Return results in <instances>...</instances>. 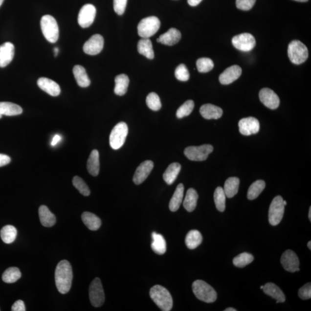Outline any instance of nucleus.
Masks as SVG:
<instances>
[{
    "instance_id": "52",
    "label": "nucleus",
    "mask_w": 311,
    "mask_h": 311,
    "mask_svg": "<svg viewBox=\"0 0 311 311\" xmlns=\"http://www.w3.org/2000/svg\"><path fill=\"white\" fill-rule=\"evenodd\" d=\"M61 140H62V138L59 134L55 135L51 144L52 146H56L58 143H59Z\"/></svg>"
},
{
    "instance_id": "50",
    "label": "nucleus",
    "mask_w": 311,
    "mask_h": 311,
    "mask_svg": "<svg viewBox=\"0 0 311 311\" xmlns=\"http://www.w3.org/2000/svg\"><path fill=\"white\" fill-rule=\"evenodd\" d=\"M12 311H26L25 304L21 300L16 301L12 307Z\"/></svg>"
},
{
    "instance_id": "51",
    "label": "nucleus",
    "mask_w": 311,
    "mask_h": 311,
    "mask_svg": "<svg viewBox=\"0 0 311 311\" xmlns=\"http://www.w3.org/2000/svg\"><path fill=\"white\" fill-rule=\"evenodd\" d=\"M11 161V158L8 156L0 154V167L6 166L10 163Z\"/></svg>"
},
{
    "instance_id": "23",
    "label": "nucleus",
    "mask_w": 311,
    "mask_h": 311,
    "mask_svg": "<svg viewBox=\"0 0 311 311\" xmlns=\"http://www.w3.org/2000/svg\"><path fill=\"white\" fill-rule=\"evenodd\" d=\"M39 216L42 225L46 227H51L56 222V216L50 212L46 206H40L39 208Z\"/></svg>"
},
{
    "instance_id": "26",
    "label": "nucleus",
    "mask_w": 311,
    "mask_h": 311,
    "mask_svg": "<svg viewBox=\"0 0 311 311\" xmlns=\"http://www.w3.org/2000/svg\"><path fill=\"white\" fill-rule=\"evenodd\" d=\"M21 106L11 102H0V118L2 115L15 116L22 114Z\"/></svg>"
},
{
    "instance_id": "60",
    "label": "nucleus",
    "mask_w": 311,
    "mask_h": 311,
    "mask_svg": "<svg viewBox=\"0 0 311 311\" xmlns=\"http://www.w3.org/2000/svg\"><path fill=\"white\" fill-rule=\"evenodd\" d=\"M283 203H284L285 206H286L287 205V202L286 200H284Z\"/></svg>"
},
{
    "instance_id": "4",
    "label": "nucleus",
    "mask_w": 311,
    "mask_h": 311,
    "mask_svg": "<svg viewBox=\"0 0 311 311\" xmlns=\"http://www.w3.org/2000/svg\"><path fill=\"white\" fill-rule=\"evenodd\" d=\"M41 27L44 37L51 44L56 43L59 37V28L53 16L44 15L41 21Z\"/></svg>"
},
{
    "instance_id": "27",
    "label": "nucleus",
    "mask_w": 311,
    "mask_h": 311,
    "mask_svg": "<svg viewBox=\"0 0 311 311\" xmlns=\"http://www.w3.org/2000/svg\"><path fill=\"white\" fill-rule=\"evenodd\" d=\"M73 73L76 82L80 87L83 88L88 87L90 84V80L87 75L86 70L84 67L80 66H74L73 69Z\"/></svg>"
},
{
    "instance_id": "55",
    "label": "nucleus",
    "mask_w": 311,
    "mask_h": 311,
    "mask_svg": "<svg viewBox=\"0 0 311 311\" xmlns=\"http://www.w3.org/2000/svg\"><path fill=\"white\" fill-rule=\"evenodd\" d=\"M225 311H236L237 310H236L235 309H233V308H228V309H226L224 310Z\"/></svg>"
},
{
    "instance_id": "37",
    "label": "nucleus",
    "mask_w": 311,
    "mask_h": 311,
    "mask_svg": "<svg viewBox=\"0 0 311 311\" xmlns=\"http://www.w3.org/2000/svg\"><path fill=\"white\" fill-rule=\"evenodd\" d=\"M18 231L15 226L8 225L4 226L1 230L0 235L2 241L6 244H11L17 237Z\"/></svg>"
},
{
    "instance_id": "56",
    "label": "nucleus",
    "mask_w": 311,
    "mask_h": 311,
    "mask_svg": "<svg viewBox=\"0 0 311 311\" xmlns=\"http://www.w3.org/2000/svg\"><path fill=\"white\" fill-rule=\"evenodd\" d=\"M309 218V219H310V221H311V207H310Z\"/></svg>"
},
{
    "instance_id": "36",
    "label": "nucleus",
    "mask_w": 311,
    "mask_h": 311,
    "mask_svg": "<svg viewBox=\"0 0 311 311\" xmlns=\"http://www.w3.org/2000/svg\"><path fill=\"white\" fill-rule=\"evenodd\" d=\"M240 184V180L236 177H231L228 178L225 181L224 184V191L226 197L229 199L234 197L238 193Z\"/></svg>"
},
{
    "instance_id": "47",
    "label": "nucleus",
    "mask_w": 311,
    "mask_h": 311,
    "mask_svg": "<svg viewBox=\"0 0 311 311\" xmlns=\"http://www.w3.org/2000/svg\"><path fill=\"white\" fill-rule=\"evenodd\" d=\"M256 0H236L237 8L242 11H249L253 7Z\"/></svg>"
},
{
    "instance_id": "16",
    "label": "nucleus",
    "mask_w": 311,
    "mask_h": 311,
    "mask_svg": "<svg viewBox=\"0 0 311 311\" xmlns=\"http://www.w3.org/2000/svg\"><path fill=\"white\" fill-rule=\"evenodd\" d=\"M259 99L264 105L267 108L275 110L280 105L279 97L273 90L269 89H263L259 92Z\"/></svg>"
},
{
    "instance_id": "45",
    "label": "nucleus",
    "mask_w": 311,
    "mask_h": 311,
    "mask_svg": "<svg viewBox=\"0 0 311 311\" xmlns=\"http://www.w3.org/2000/svg\"><path fill=\"white\" fill-rule=\"evenodd\" d=\"M73 184L79 192L84 196H89L90 194V190L87 185L85 181L79 177H74L72 180Z\"/></svg>"
},
{
    "instance_id": "43",
    "label": "nucleus",
    "mask_w": 311,
    "mask_h": 311,
    "mask_svg": "<svg viewBox=\"0 0 311 311\" xmlns=\"http://www.w3.org/2000/svg\"><path fill=\"white\" fill-rule=\"evenodd\" d=\"M197 69L200 73L210 72L214 67V63L209 58H200L197 61Z\"/></svg>"
},
{
    "instance_id": "29",
    "label": "nucleus",
    "mask_w": 311,
    "mask_h": 311,
    "mask_svg": "<svg viewBox=\"0 0 311 311\" xmlns=\"http://www.w3.org/2000/svg\"><path fill=\"white\" fill-rule=\"evenodd\" d=\"M82 219L84 224L91 231H96L102 225L101 220L92 213L85 212L83 213Z\"/></svg>"
},
{
    "instance_id": "2",
    "label": "nucleus",
    "mask_w": 311,
    "mask_h": 311,
    "mask_svg": "<svg viewBox=\"0 0 311 311\" xmlns=\"http://www.w3.org/2000/svg\"><path fill=\"white\" fill-rule=\"evenodd\" d=\"M150 297L162 311H170L173 308V297L166 288L161 285H155L151 288Z\"/></svg>"
},
{
    "instance_id": "41",
    "label": "nucleus",
    "mask_w": 311,
    "mask_h": 311,
    "mask_svg": "<svg viewBox=\"0 0 311 311\" xmlns=\"http://www.w3.org/2000/svg\"><path fill=\"white\" fill-rule=\"evenodd\" d=\"M254 259L253 255L247 252H244L233 258V263L235 267L242 268L250 264Z\"/></svg>"
},
{
    "instance_id": "25",
    "label": "nucleus",
    "mask_w": 311,
    "mask_h": 311,
    "mask_svg": "<svg viewBox=\"0 0 311 311\" xmlns=\"http://www.w3.org/2000/svg\"><path fill=\"white\" fill-rule=\"evenodd\" d=\"M152 242L151 248L153 251L158 255H163L167 250L166 240L161 234L154 232L152 233Z\"/></svg>"
},
{
    "instance_id": "7",
    "label": "nucleus",
    "mask_w": 311,
    "mask_h": 311,
    "mask_svg": "<svg viewBox=\"0 0 311 311\" xmlns=\"http://www.w3.org/2000/svg\"><path fill=\"white\" fill-rule=\"evenodd\" d=\"M128 131V125L125 122H119L114 126L110 135V145L113 150H119L124 145Z\"/></svg>"
},
{
    "instance_id": "42",
    "label": "nucleus",
    "mask_w": 311,
    "mask_h": 311,
    "mask_svg": "<svg viewBox=\"0 0 311 311\" xmlns=\"http://www.w3.org/2000/svg\"><path fill=\"white\" fill-rule=\"evenodd\" d=\"M146 103L149 108L153 111H158L161 108V103L157 93L151 92L147 97Z\"/></svg>"
},
{
    "instance_id": "3",
    "label": "nucleus",
    "mask_w": 311,
    "mask_h": 311,
    "mask_svg": "<svg viewBox=\"0 0 311 311\" xmlns=\"http://www.w3.org/2000/svg\"><path fill=\"white\" fill-rule=\"evenodd\" d=\"M194 294L200 301L207 303L215 302L217 299V293L215 289L202 280H196L192 285Z\"/></svg>"
},
{
    "instance_id": "11",
    "label": "nucleus",
    "mask_w": 311,
    "mask_h": 311,
    "mask_svg": "<svg viewBox=\"0 0 311 311\" xmlns=\"http://www.w3.org/2000/svg\"><path fill=\"white\" fill-rule=\"evenodd\" d=\"M232 43L236 48L247 52L252 50L256 45L255 38L250 34L244 33L233 37Z\"/></svg>"
},
{
    "instance_id": "24",
    "label": "nucleus",
    "mask_w": 311,
    "mask_h": 311,
    "mask_svg": "<svg viewBox=\"0 0 311 311\" xmlns=\"http://www.w3.org/2000/svg\"><path fill=\"white\" fill-rule=\"evenodd\" d=\"M263 290L265 294L276 300L277 303L285 302V294L277 285L273 283H267L264 285Z\"/></svg>"
},
{
    "instance_id": "5",
    "label": "nucleus",
    "mask_w": 311,
    "mask_h": 311,
    "mask_svg": "<svg viewBox=\"0 0 311 311\" xmlns=\"http://www.w3.org/2000/svg\"><path fill=\"white\" fill-rule=\"evenodd\" d=\"M288 53L291 62L296 65L304 63L309 57V50L307 46L297 40L290 42L288 46Z\"/></svg>"
},
{
    "instance_id": "17",
    "label": "nucleus",
    "mask_w": 311,
    "mask_h": 311,
    "mask_svg": "<svg viewBox=\"0 0 311 311\" xmlns=\"http://www.w3.org/2000/svg\"><path fill=\"white\" fill-rule=\"evenodd\" d=\"M154 164L153 161L146 160L140 165L135 172L133 177V181L135 184H140L143 183L150 176L152 170H153Z\"/></svg>"
},
{
    "instance_id": "61",
    "label": "nucleus",
    "mask_w": 311,
    "mask_h": 311,
    "mask_svg": "<svg viewBox=\"0 0 311 311\" xmlns=\"http://www.w3.org/2000/svg\"><path fill=\"white\" fill-rule=\"evenodd\" d=\"M263 288H264V286H261V289H263Z\"/></svg>"
},
{
    "instance_id": "20",
    "label": "nucleus",
    "mask_w": 311,
    "mask_h": 311,
    "mask_svg": "<svg viewBox=\"0 0 311 311\" xmlns=\"http://www.w3.org/2000/svg\"><path fill=\"white\" fill-rule=\"evenodd\" d=\"M38 86L40 88L52 96H57L61 93L60 87L58 84L46 77H41L38 80Z\"/></svg>"
},
{
    "instance_id": "28",
    "label": "nucleus",
    "mask_w": 311,
    "mask_h": 311,
    "mask_svg": "<svg viewBox=\"0 0 311 311\" xmlns=\"http://www.w3.org/2000/svg\"><path fill=\"white\" fill-rule=\"evenodd\" d=\"M87 170L93 177L98 176L100 170L99 154L97 150H93L87 161Z\"/></svg>"
},
{
    "instance_id": "9",
    "label": "nucleus",
    "mask_w": 311,
    "mask_h": 311,
    "mask_svg": "<svg viewBox=\"0 0 311 311\" xmlns=\"http://www.w3.org/2000/svg\"><path fill=\"white\" fill-rule=\"evenodd\" d=\"M213 151L211 145H203L199 147H189L185 149L184 154L189 160L202 161L207 159Z\"/></svg>"
},
{
    "instance_id": "34",
    "label": "nucleus",
    "mask_w": 311,
    "mask_h": 311,
    "mask_svg": "<svg viewBox=\"0 0 311 311\" xmlns=\"http://www.w3.org/2000/svg\"><path fill=\"white\" fill-rule=\"evenodd\" d=\"M202 236L200 231L197 230H192L186 235V246L190 249H196L202 244Z\"/></svg>"
},
{
    "instance_id": "39",
    "label": "nucleus",
    "mask_w": 311,
    "mask_h": 311,
    "mask_svg": "<svg viewBox=\"0 0 311 311\" xmlns=\"http://www.w3.org/2000/svg\"><path fill=\"white\" fill-rule=\"evenodd\" d=\"M22 274L20 270L15 267H9L3 273L2 279L6 283H14L20 279Z\"/></svg>"
},
{
    "instance_id": "31",
    "label": "nucleus",
    "mask_w": 311,
    "mask_h": 311,
    "mask_svg": "<svg viewBox=\"0 0 311 311\" xmlns=\"http://www.w3.org/2000/svg\"><path fill=\"white\" fill-rule=\"evenodd\" d=\"M137 49L139 53L143 55L148 59H154L155 57L154 51L151 41L149 38H142L138 42Z\"/></svg>"
},
{
    "instance_id": "14",
    "label": "nucleus",
    "mask_w": 311,
    "mask_h": 311,
    "mask_svg": "<svg viewBox=\"0 0 311 311\" xmlns=\"http://www.w3.org/2000/svg\"><path fill=\"white\" fill-rule=\"evenodd\" d=\"M104 46V39L99 34L93 35L84 44V53L94 56L98 54L102 51Z\"/></svg>"
},
{
    "instance_id": "13",
    "label": "nucleus",
    "mask_w": 311,
    "mask_h": 311,
    "mask_svg": "<svg viewBox=\"0 0 311 311\" xmlns=\"http://www.w3.org/2000/svg\"><path fill=\"white\" fill-rule=\"evenodd\" d=\"M281 263L285 270L291 273L300 271V261L297 255L290 249L285 251L281 258Z\"/></svg>"
},
{
    "instance_id": "35",
    "label": "nucleus",
    "mask_w": 311,
    "mask_h": 311,
    "mask_svg": "<svg viewBox=\"0 0 311 311\" xmlns=\"http://www.w3.org/2000/svg\"><path fill=\"white\" fill-rule=\"evenodd\" d=\"M199 195L196 190L189 189L187 190L185 199L183 201V206L187 211L192 212L196 209Z\"/></svg>"
},
{
    "instance_id": "6",
    "label": "nucleus",
    "mask_w": 311,
    "mask_h": 311,
    "mask_svg": "<svg viewBox=\"0 0 311 311\" xmlns=\"http://www.w3.org/2000/svg\"><path fill=\"white\" fill-rule=\"evenodd\" d=\"M160 24L159 19L156 16L142 19L137 27L139 36L142 38H150L159 30Z\"/></svg>"
},
{
    "instance_id": "44",
    "label": "nucleus",
    "mask_w": 311,
    "mask_h": 311,
    "mask_svg": "<svg viewBox=\"0 0 311 311\" xmlns=\"http://www.w3.org/2000/svg\"><path fill=\"white\" fill-rule=\"evenodd\" d=\"M194 108V103L193 100H187L178 109L177 111V118L180 119L189 116L192 112Z\"/></svg>"
},
{
    "instance_id": "30",
    "label": "nucleus",
    "mask_w": 311,
    "mask_h": 311,
    "mask_svg": "<svg viewBox=\"0 0 311 311\" xmlns=\"http://www.w3.org/2000/svg\"><path fill=\"white\" fill-rule=\"evenodd\" d=\"M184 190L183 184L180 183L178 185L169 203V208L171 212H176L179 209L183 199Z\"/></svg>"
},
{
    "instance_id": "10",
    "label": "nucleus",
    "mask_w": 311,
    "mask_h": 311,
    "mask_svg": "<svg viewBox=\"0 0 311 311\" xmlns=\"http://www.w3.org/2000/svg\"><path fill=\"white\" fill-rule=\"evenodd\" d=\"M89 295L90 303L95 307H101L105 300V292L101 281L96 278L90 285Z\"/></svg>"
},
{
    "instance_id": "32",
    "label": "nucleus",
    "mask_w": 311,
    "mask_h": 311,
    "mask_svg": "<svg viewBox=\"0 0 311 311\" xmlns=\"http://www.w3.org/2000/svg\"><path fill=\"white\" fill-rule=\"evenodd\" d=\"M114 92L119 96L124 95L127 92L129 84V79L125 74H119L115 79Z\"/></svg>"
},
{
    "instance_id": "12",
    "label": "nucleus",
    "mask_w": 311,
    "mask_h": 311,
    "mask_svg": "<svg viewBox=\"0 0 311 311\" xmlns=\"http://www.w3.org/2000/svg\"><path fill=\"white\" fill-rule=\"evenodd\" d=\"M96 9L92 4L84 5L78 16V22L82 28L89 27L95 20Z\"/></svg>"
},
{
    "instance_id": "33",
    "label": "nucleus",
    "mask_w": 311,
    "mask_h": 311,
    "mask_svg": "<svg viewBox=\"0 0 311 311\" xmlns=\"http://www.w3.org/2000/svg\"><path fill=\"white\" fill-rule=\"evenodd\" d=\"M181 170L180 164L178 163H172L168 167L163 174V179L166 183L171 185L176 181Z\"/></svg>"
},
{
    "instance_id": "18",
    "label": "nucleus",
    "mask_w": 311,
    "mask_h": 311,
    "mask_svg": "<svg viewBox=\"0 0 311 311\" xmlns=\"http://www.w3.org/2000/svg\"><path fill=\"white\" fill-rule=\"evenodd\" d=\"M242 69L238 66H233L227 68L219 77L220 82L223 85H228L234 82L241 76Z\"/></svg>"
},
{
    "instance_id": "1",
    "label": "nucleus",
    "mask_w": 311,
    "mask_h": 311,
    "mask_svg": "<svg viewBox=\"0 0 311 311\" xmlns=\"http://www.w3.org/2000/svg\"><path fill=\"white\" fill-rule=\"evenodd\" d=\"M73 280L72 268L69 262L63 260L59 262L55 271V281L57 289L61 294L69 292Z\"/></svg>"
},
{
    "instance_id": "22",
    "label": "nucleus",
    "mask_w": 311,
    "mask_h": 311,
    "mask_svg": "<svg viewBox=\"0 0 311 311\" xmlns=\"http://www.w3.org/2000/svg\"><path fill=\"white\" fill-rule=\"evenodd\" d=\"M200 114L206 119H218L222 117V110L212 104H205L201 106L200 110Z\"/></svg>"
},
{
    "instance_id": "21",
    "label": "nucleus",
    "mask_w": 311,
    "mask_h": 311,
    "mask_svg": "<svg viewBox=\"0 0 311 311\" xmlns=\"http://www.w3.org/2000/svg\"><path fill=\"white\" fill-rule=\"evenodd\" d=\"M181 36V33L179 30L176 28H172L166 33L160 35V37L157 39V42L167 46H173L179 42Z\"/></svg>"
},
{
    "instance_id": "54",
    "label": "nucleus",
    "mask_w": 311,
    "mask_h": 311,
    "mask_svg": "<svg viewBox=\"0 0 311 311\" xmlns=\"http://www.w3.org/2000/svg\"><path fill=\"white\" fill-rule=\"evenodd\" d=\"M54 53H55V56H57L58 53H59V48L56 47L54 48Z\"/></svg>"
},
{
    "instance_id": "59",
    "label": "nucleus",
    "mask_w": 311,
    "mask_h": 311,
    "mask_svg": "<svg viewBox=\"0 0 311 311\" xmlns=\"http://www.w3.org/2000/svg\"><path fill=\"white\" fill-rule=\"evenodd\" d=\"M4 0H0V6L2 4L3 2H4Z\"/></svg>"
},
{
    "instance_id": "46",
    "label": "nucleus",
    "mask_w": 311,
    "mask_h": 311,
    "mask_svg": "<svg viewBox=\"0 0 311 311\" xmlns=\"http://www.w3.org/2000/svg\"><path fill=\"white\" fill-rule=\"evenodd\" d=\"M175 75L178 80L187 82L190 79V73L184 64H180L177 67Z\"/></svg>"
},
{
    "instance_id": "58",
    "label": "nucleus",
    "mask_w": 311,
    "mask_h": 311,
    "mask_svg": "<svg viewBox=\"0 0 311 311\" xmlns=\"http://www.w3.org/2000/svg\"><path fill=\"white\" fill-rule=\"evenodd\" d=\"M294 1H296L298 2H307L309 1V0H294Z\"/></svg>"
},
{
    "instance_id": "15",
    "label": "nucleus",
    "mask_w": 311,
    "mask_h": 311,
    "mask_svg": "<svg viewBox=\"0 0 311 311\" xmlns=\"http://www.w3.org/2000/svg\"><path fill=\"white\" fill-rule=\"evenodd\" d=\"M239 132L244 135L257 134L260 129L257 119L254 117L243 118L239 122Z\"/></svg>"
},
{
    "instance_id": "53",
    "label": "nucleus",
    "mask_w": 311,
    "mask_h": 311,
    "mask_svg": "<svg viewBox=\"0 0 311 311\" xmlns=\"http://www.w3.org/2000/svg\"><path fill=\"white\" fill-rule=\"evenodd\" d=\"M202 0H187L188 3L190 6H196L200 4Z\"/></svg>"
},
{
    "instance_id": "19",
    "label": "nucleus",
    "mask_w": 311,
    "mask_h": 311,
    "mask_svg": "<svg viewBox=\"0 0 311 311\" xmlns=\"http://www.w3.org/2000/svg\"><path fill=\"white\" fill-rule=\"evenodd\" d=\"M15 55V46L11 42L0 46V67H4L11 63Z\"/></svg>"
},
{
    "instance_id": "49",
    "label": "nucleus",
    "mask_w": 311,
    "mask_h": 311,
    "mask_svg": "<svg viewBox=\"0 0 311 311\" xmlns=\"http://www.w3.org/2000/svg\"><path fill=\"white\" fill-rule=\"evenodd\" d=\"M299 296L303 300H308L311 298V284L308 283L301 287L299 290Z\"/></svg>"
},
{
    "instance_id": "8",
    "label": "nucleus",
    "mask_w": 311,
    "mask_h": 311,
    "mask_svg": "<svg viewBox=\"0 0 311 311\" xmlns=\"http://www.w3.org/2000/svg\"><path fill=\"white\" fill-rule=\"evenodd\" d=\"M283 201V197L280 196L275 197L272 200L268 210V221L271 225L279 224L283 220L285 206Z\"/></svg>"
},
{
    "instance_id": "40",
    "label": "nucleus",
    "mask_w": 311,
    "mask_h": 311,
    "mask_svg": "<svg viewBox=\"0 0 311 311\" xmlns=\"http://www.w3.org/2000/svg\"><path fill=\"white\" fill-rule=\"evenodd\" d=\"M214 200H215L216 208L219 211L222 212L225 209L226 195L223 188L218 187L216 188L214 193Z\"/></svg>"
},
{
    "instance_id": "48",
    "label": "nucleus",
    "mask_w": 311,
    "mask_h": 311,
    "mask_svg": "<svg viewBox=\"0 0 311 311\" xmlns=\"http://www.w3.org/2000/svg\"><path fill=\"white\" fill-rule=\"evenodd\" d=\"M128 0H114V9L118 15L124 14Z\"/></svg>"
},
{
    "instance_id": "57",
    "label": "nucleus",
    "mask_w": 311,
    "mask_h": 311,
    "mask_svg": "<svg viewBox=\"0 0 311 311\" xmlns=\"http://www.w3.org/2000/svg\"><path fill=\"white\" fill-rule=\"evenodd\" d=\"M307 246H308V247L309 248L310 250H311V241H310L309 243H308Z\"/></svg>"
},
{
    "instance_id": "38",
    "label": "nucleus",
    "mask_w": 311,
    "mask_h": 311,
    "mask_svg": "<svg viewBox=\"0 0 311 311\" xmlns=\"http://www.w3.org/2000/svg\"><path fill=\"white\" fill-rule=\"evenodd\" d=\"M266 186L265 181L262 180H258L255 181L252 183L250 187H249L247 193V198L249 200H254L262 192H263Z\"/></svg>"
}]
</instances>
